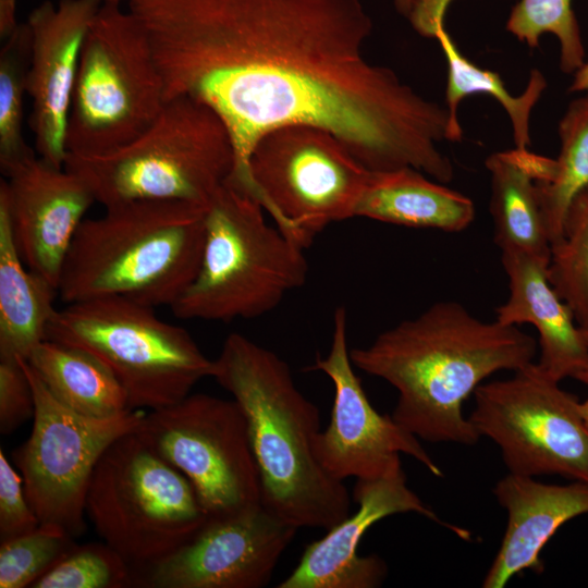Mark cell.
<instances>
[{
  "instance_id": "obj_1",
  "label": "cell",
  "mask_w": 588,
  "mask_h": 588,
  "mask_svg": "<svg viewBox=\"0 0 588 588\" xmlns=\"http://www.w3.org/2000/svg\"><path fill=\"white\" fill-rule=\"evenodd\" d=\"M145 28L166 101L188 96L228 126V180L256 197L249 157L289 124L330 131L370 171L404 167L449 183L446 106L363 53L372 21L360 0H115Z\"/></svg>"
},
{
  "instance_id": "obj_2",
  "label": "cell",
  "mask_w": 588,
  "mask_h": 588,
  "mask_svg": "<svg viewBox=\"0 0 588 588\" xmlns=\"http://www.w3.org/2000/svg\"><path fill=\"white\" fill-rule=\"evenodd\" d=\"M537 342L518 326L485 321L454 301L433 303L416 317L350 350L354 367L397 392L392 418L418 439L474 445L481 438L463 414L486 379L534 362Z\"/></svg>"
},
{
  "instance_id": "obj_3",
  "label": "cell",
  "mask_w": 588,
  "mask_h": 588,
  "mask_svg": "<svg viewBox=\"0 0 588 588\" xmlns=\"http://www.w3.org/2000/svg\"><path fill=\"white\" fill-rule=\"evenodd\" d=\"M211 378L245 416L262 505L297 528L328 530L346 518L350 493L314 453L320 411L297 388L287 363L247 336L231 333L213 359Z\"/></svg>"
},
{
  "instance_id": "obj_4",
  "label": "cell",
  "mask_w": 588,
  "mask_h": 588,
  "mask_svg": "<svg viewBox=\"0 0 588 588\" xmlns=\"http://www.w3.org/2000/svg\"><path fill=\"white\" fill-rule=\"evenodd\" d=\"M206 209L180 200H132L84 219L63 264L61 299L123 296L171 307L197 273Z\"/></svg>"
},
{
  "instance_id": "obj_5",
  "label": "cell",
  "mask_w": 588,
  "mask_h": 588,
  "mask_svg": "<svg viewBox=\"0 0 588 588\" xmlns=\"http://www.w3.org/2000/svg\"><path fill=\"white\" fill-rule=\"evenodd\" d=\"M265 209L228 181L209 200L199 267L171 306L181 319L230 322L277 308L308 274L305 248L269 224Z\"/></svg>"
},
{
  "instance_id": "obj_6",
  "label": "cell",
  "mask_w": 588,
  "mask_h": 588,
  "mask_svg": "<svg viewBox=\"0 0 588 588\" xmlns=\"http://www.w3.org/2000/svg\"><path fill=\"white\" fill-rule=\"evenodd\" d=\"M235 163L231 133L206 103L188 96L166 101L155 122L128 144L100 156L68 154L103 207L132 200H180L207 206Z\"/></svg>"
},
{
  "instance_id": "obj_7",
  "label": "cell",
  "mask_w": 588,
  "mask_h": 588,
  "mask_svg": "<svg viewBox=\"0 0 588 588\" xmlns=\"http://www.w3.org/2000/svg\"><path fill=\"white\" fill-rule=\"evenodd\" d=\"M47 339L98 359L126 392L132 409L182 401L213 360L182 327L160 319L154 307L123 296H101L57 309Z\"/></svg>"
},
{
  "instance_id": "obj_8",
  "label": "cell",
  "mask_w": 588,
  "mask_h": 588,
  "mask_svg": "<svg viewBox=\"0 0 588 588\" xmlns=\"http://www.w3.org/2000/svg\"><path fill=\"white\" fill-rule=\"evenodd\" d=\"M166 103L148 35L120 2L103 0L85 36L68 119V154L100 156L139 135Z\"/></svg>"
},
{
  "instance_id": "obj_9",
  "label": "cell",
  "mask_w": 588,
  "mask_h": 588,
  "mask_svg": "<svg viewBox=\"0 0 588 588\" xmlns=\"http://www.w3.org/2000/svg\"><path fill=\"white\" fill-rule=\"evenodd\" d=\"M86 515L131 567L171 553L208 519L187 478L137 430L114 440L99 458Z\"/></svg>"
},
{
  "instance_id": "obj_10",
  "label": "cell",
  "mask_w": 588,
  "mask_h": 588,
  "mask_svg": "<svg viewBox=\"0 0 588 588\" xmlns=\"http://www.w3.org/2000/svg\"><path fill=\"white\" fill-rule=\"evenodd\" d=\"M249 173L273 223L306 249L330 224L356 217L370 170L330 131L289 124L259 138Z\"/></svg>"
},
{
  "instance_id": "obj_11",
  "label": "cell",
  "mask_w": 588,
  "mask_h": 588,
  "mask_svg": "<svg viewBox=\"0 0 588 588\" xmlns=\"http://www.w3.org/2000/svg\"><path fill=\"white\" fill-rule=\"evenodd\" d=\"M579 403L532 362L510 378L481 383L469 419L499 446L509 473L588 483V429Z\"/></svg>"
},
{
  "instance_id": "obj_12",
  "label": "cell",
  "mask_w": 588,
  "mask_h": 588,
  "mask_svg": "<svg viewBox=\"0 0 588 588\" xmlns=\"http://www.w3.org/2000/svg\"><path fill=\"white\" fill-rule=\"evenodd\" d=\"M35 397L33 428L12 453L29 505L40 525L74 538L86 530V499L95 467L118 438L135 431L146 413L131 409L109 418L81 415L59 402L22 358Z\"/></svg>"
},
{
  "instance_id": "obj_13",
  "label": "cell",
  "mask_w": 588,
  "mask_h": 588,
  "mask_svg": "<svg viewBox=\"0 0 588 588\" xmlns=\"http://www.w3.org/2000/svg\"><path fill=\"white\" fill-rule=\"evenodd\" d=\"M137 432L187 478L208 517L261 503L247 424L233 399L189 394L146 414Z\"/></svg>"
},
{
  "instance_id": "obj_14",
  "label": "cell",
  "mask_w": 588,
  "mask_h": 588,
  "mask_svg": "<svg viewBox=\"0 0 588 588\" xmlns=\"http://www.w3.org/2000/svg\"><path fill=\"white\" fill-rule=\"evenodd\" d=\"M308 369L323 372L334 388L330 422L314 441L315 456L332 478L344 482L393 474L402 469L401 454L443 476L417 437L370 404L350 356L345 307L334 310L329 353Z\"/></svg>"
},
{
  "instance_id": "obj_15",
  "label": "cell",
  "mask_w": 588,
  "mask_h": 588,
  "mask_svg": "<svg viewBox=\"0 0 588 588\" xmlns=\"http://www.w3.org/2000/svg\"><path fill=\"white\" fill-rule=\"evenodd\" d=\"M298 528L262 503L208 517L187 542L154 562L131 567L132 587L261 588Z\"/></svg>"
},
{
  "instance_id": "obj_16",
  "label": "cell",
  "mask_w": 588,
  "mask_h": 588,
  "mask_svg": "<svg viewBox=\"0 0 588 588\" xmlns=\"http://www.w3.org/2000/svg\"><path fill=\"white\" fill-rule=\"evenodd\" d=\"M353 499L357 510L308 543L293 572L278 588H375L388 574L385 562L376 554L362 556L358 544L379 520L395 514H419L470 540V531L443 522L407 486L402 469L373 479L356 480Z\"/></svg>"
},
{
  "instance_id": "obj_17",
  "label": "cell",
  "mask_w": 588,
  "mask_h": 588,
  "mask_svg": "<svg viewBox=\"0 0 588 588\" xmlns=\"http://www.w3.org/2000/svg\"><path fill=\"white\" fill-rule=\"evenodd\" d=\"M0 181L16 249L24 264L59 287L65 257L88 208L96 203L84 181L38 155Z\"/></svg>"
},
{
  "instance_id": "obj_18",
  "label": "cell",
  "mask_w": 588,
  "mask_h": 588,
  "mask_svg": "<svg viewBox=\"0 0 588 588\" xmlns=\"http://www.w3.org/2000/svg\"><path fill=\"white\" fill-rule=\"evenodd\" d=\"M103 0H46L26 20L30 37L28 124L36 154L63 168L65 134L83 42Z\"/></svg>"
},
{
  "instance_id": "obj_19",
  "label": "cell",
  "mask_w": 588,
  "mask_h": 588,
  "mask_svg": "<svg viewBox=\"0 0 588 588\" xmlns=\"http://www.w3.org/2000/svg\"><path fill=\"white\" fill-rule=\"evenodd\" d=\"M493 493L507 512V525L482 581L485 588H503L525 569L541 574L540 555L547 542L562 525L588 514V483L583 481L553 485L509 473Z\"/></svg>"
},
{
  "instance_id": "obj_20",
  "label": "cell",
  "mask_w": 588,
  "mask_h": 588,
  "mask_svg": "<svg viewBox=\"0 0 588 588\" xmlns=\"http://www.w3.org/2000/svg\"><path fill=\"white\" fill-rule=\"evenodd\" d=\"M509 279V296L495 310V320L510 326L528 323L538 333L541 370L556 381L578 379L588 370V347L568 305L548 278V260L501 250Z\"/></svg>"
},
{
  "instance_id": "obj_21",
  "label": "cell",
  "mask_w": 588,
  "mask_h": 588,
  "mask_svg": "<svg viewBox=\"0 0 588 588\" xmlns=\"http://www.w3.org/2000/svg\"><path fill=\"white\" fill-rule=\"evenodd\" d=\"M356 217L390 224L461 232L475 219L473 200L424 172L404 167L370 171Z\"/></svg>"
},
{
  "instance_id": "obj_22",
  "label": "cell",
  "mask_w": 588,
  "mask_h": 588,
  "mask_svg": "<svg viewBox=\"0 0 588 588\" xmlns=\"http://www.w3.org/2000/svg\"><path fill=\"white\" fill-rule=\"evenodd\" d=\"M58 289L22 260L0 200V358L27 359L47 340Z\"/></svg>"
},
{
  "instance_id": "obj_23",
  "label": "cell",
  "mask_w": 588,
  "mask_h": 588,
  "mask_svg": "<svg viewBox=\"0 0 588 588\" xmlns=\"http://www.w3.org/2000/svg\"><path fill=\"white\" fill-rule=\"evenodd\" d=\"M25 360L59 402L81 415L109 418L132 409L117 378L82 350L47 339Z\"/></svg>"
},
{
  "instance_id": "obj_24",
  "label": "cell",
  "mask_w": 588,
  "mask_h": 588,
  "mask_svg": "<svg viewBox=\"0 0 588 588\" xmlns=\"http://www.w3.org/2000/svg\"><path fill=\"white\" fill-rule=\"evenodd\" d=\"M485 166L490 173L495 244L501 250H518L549 261L551 242L536 180L523 164L517 148L491 154Z\"/></svg>"
},
{
  "instance_id": "obj_25",
  "label": "cell",
  "mask_w": 588,
  "mask_h": 588,
  "mask_svg": "<svg viewBox=\"0 0 588 588\" xmlns=\"http://www.w3.org/2000/svg\"><path fill=\"white\" fill-rule=\"evenodd\" d=\"M434 39L448 64L445 106L450 113V125L446 140H462L463 130L457 117L460 103L467 96L485 94L494 98L505 110L512 125L514 147L529 148L531 112L548 86L541 71L531 70L523 93L513 95L497 72L480 68L460 51L445 26L437 32Z\"/></svg>"
},
{
  "instance_id": "obj_26",
  "label": "cell",
  "mask_w": 588,
  "mask_h": 588,
  "mask_svg": "<svg viewBox=\"0 0 588 588\" xmlns=\"http://www.w3.org/2000/svg\"><path fill=\"white\" fill-rule=\"evenodd\" d=\"M561 143L553 176L536 183L551 245L563 229L572 200L588 187V93L574 99L559 122Z\"/></svg>"
},
{
  "instance_id": "obj_27",
  "label": "cell",
  "mask_w": 588,
  "mask_h": 588,
  "mask_svg": "<svg viewBox=\"0 0 588 588\" xmlns=\"http://www.w3.org/2000/svg\"><path fill=\"white\" fill-rule=\"evenodd\" d=\"M29 58L30 37L24 22L4 39L0 50V168L3 174L37 155L23 134Z\"/></svg>"
},
{
  "instance_id": "obj_28",
  "label": "cell",
  "mask_w": 588,
  "mask_h": 588,
  "mask_svg": "<svg viewBox=\"0 0 588 588\" xmlns=\"http://www.w3.org/2000/svg\"><path fill=\"white\" fill-rule=\"evenodd\" d=\"M548 278L581 329H588V187L569 204L551 245Z\"/></svg>"
},
{
  "instance_id": "obj_29",
  "label": "cell",
  "mask_w": 588,
  "mask_h": 588,
  "mask_svg": "<svg viewBox=\"0 0 588 588\" xmlns=\"http://www.w3.org/2000/svg\"><path fill=\"white\" fill-rule=\"evenodd\" d=\"M505 28L517 40L535 49L544 34L560 44V68L573 74L585 62L580 28L572 0H519L511 10Z\"/></svg>"
},
{
  "instance_id": "obj_30",
  "label": "cell",
  "mask_w": 588,
  "mask_h": 588,
  "mask_svg": "<svg viewBox=\"0 0 588 588\" xmlns=\"http://www.w3.org/2000/svg\"><path fill=\"white\" fill-rule=\"evenodd\" d=\"M76 546L73 536L53 525L1 541L0 588L32 587Z\"/></svg>"
},
{
  "instance_id": "obj_31",
  "label": "cell",
  "mask_w": 588,
  "mask_h": 588,
  "mask_svg": "<svg viewBox=\"0 0 588 588\" xmlns=\"http://www.w3.org/2000/svg\"><path fill=\"white\" fill-rule=\"evenodd\" d=\"M132 587L128 563L110 546H76L30 588H125Z\"/></svg>"
},
{
  "instance_id": "obj_32",
  "label": "cell",
  "mask_w": 588,
  "mask_h": 588,
  "mask_svg": "<svg viewBox=\"0 0 588 588\" xmlns=\"http://www.w3.org/2000/svg\"><path fill=\"white\" fill-rule=\"evenodd\" d=\"M34 414V391L22 358H0L1 434L12 433Z\"/></svg>"
},
{
  "instance_id": "obj_33",
  "label": "cell",
  "mask_w": 588,
  "mask_h": 588,
  "mask_svg": "<svg viewBox=\"0 0 588 588\" xmlns=\"http://www.w3.org/2000/svg\"><path fill=\"white\" fill-rule=\"evenodd\" d=\"M40 523L26 498L23 479L0 450V542L34 531Z\"/></svg>"
},
{
  "instance_id": "obj_34",
  "label": "cell",
  "mask_w": 588,
  "mask_h": 588,
  "mask_svg": "<svg viewBox=\"0 0 588 588\" xmlns=\"http://www.w3.org/2000/svg\"><path fill=\"white\" fill-rule=\"evenodd\" d=\"M452 0H412L407 19L420 36L434 38L444 26V17Z\"/></svg>"
},
{
  "instance_id": "obj_35",
  "label": "cell",
  "mask_w": 588,
  "mask_h": 588,
  "mask_svg": "<svg viewBox=\"0 0 588 588\" xmlns=\"http://www.w3.org/2000/svg\"><path fill=\"white\" fill-rule=\"evenodd\" d=\"M20 23L16 19V0H0V37H10Z\"/></svg>"
},
{
  "instance_id": "obj_36",
  "label": "cell",
  "mask_w": 588,
  "mask_h": 588,
  "mask_svg": "<svg viewBox=\"0 0 588 588\" xmlns=\"http://www.w3.org/2000/svg\"><path fill=\"white\" fill-rule=\"evenodd\" d=\"M569 93H588V60L573 73V79L568 87Z\"/></svg>"
},
{
  "instance_id": "obj_37",
  "label": "cell",
  "mask_w": 588,
  "mask_h": 588,
  "mask_svg": "<svg viewBox=\"0 0 588 588\" xmlns=\"http://www.w3.org/2000/svg\"><path fill=\"white\" fill-rule=\"evenodd\" d=\"M394 4L400 14L407 16L411 10L412 0H394Z\"/></svg>"
},
{
  "instance_id": "obj_38",
  "label": "cell",
  "mask_w": 588,
  "mask_h": 588,
  "mask_svg": "<svg viewBox=\"0 0 588 588\" xmlns=\"http://www.w3.org/2000/svg\"><path fill=\"white\" fill-rule=\"evenodd\" d=\"M579 411L583 417V420L588 429V397L579 403Z\"/></svg>"
},
{
  "instance_id": "obj_39",
  "label": "cell",
  "mask_w": 588,
  "mask_h": 588,
  "mask_svg": "<svg viewBox=\"0 0 588 588\" xmlns=\"http://www.w3.org/2000/svg\"><path fill=\"white\" fill-rule=\"evenodd\" d=\"M581 330H583L586 345L588 347V329H581ZM577 380L588 388V370L584 372Z\"/></svg>"
}]
</instances>
